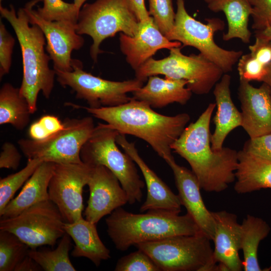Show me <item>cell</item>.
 Instances as JSON below:
<instances>
[{
  "label": "cell",
  "instance_id": "1",
  "mask_svg": "<svg viewBox=\"0 0 271 271\" xmlns=\"http://www.w3.org/2000/svg\"><path fill=\"white\" fill-rule=\"evenodd\" d=\"M66 104L85 110L119 133L132 135L145 141L165 162L174 159L171 145L190 119L186 113L174 116L159 113L147 102L132 97L126 103L111 107L92 108L72 103Z\"/></svg>",
  "mask_w": 271,
  "mask_h": 271
},
{
  "label": "cell",
  "instance_id": "2",
  "mask_svg": "<svg viewBox=\"0 0 271 271\" xmlns=\"http://www.w3.org/2000/svg\"><path fill=\"white\" fill-rule=\"evenodd\" d=\"M215 107V103L209 104L198 118L185 127L171 148L189 163L201 189L218 193L235 180L238 152L228 147L218 151L212 148L210 124Z\"/></svg>",
  "mask_w": 271,
  "mask_h": 271
},
{
  "label": "cell",
  "instance_id": "3",
  "mask_svg": "<svg viewBox=\"0 0 271 271\" xmlns=\"http://www.w3.org/2000/svg\"><path fill=\"white\" fill-rule=\"evenodd\" d=\"M0 13L13 27L20 46L23 60V78L20 91L27 100L32 113L37 109L38 96L42 92L48 99L52 92L55 71L50 69L51 60L45 50L46 39L41 29L30 23L24 8L16 13L11 5L8 9L0 6Z\"/></svg>",
  "mask_w": 271,
  "mask_h": 271
},
{
  "label": "cell",
  "instance_id": "4",
  "mask_svg": "<svg viewBox=\"0 0 271 271\" xmlns=\"http://www.w3.org/2000/svg\"><path fill=\"white\" fill-rule=\"evenodd\" d=\"M147 211L133 213L121 207L106 218L107 234L117 249L125 251L131 246L141 243L201 233L187 213L180 215L160 209Z\"/></svg>",
  "mask_w": 271,
  "mask_h": 271
},
{
  "label": "cell",
  "instance_id": "5",
  "mask_svg": "<svg viewBox=\"0 0 271 271\" xmlns=\"http://www.w3.org/2000/svg\"><path fill=\"white\" fill-rule=\"evenodd\" d=\"M118 133L108 124L99 123L83 146L80 157L89 166H103L110 170L126 192L128 203L132 205L141 201L145 183L134 162L118 149L116 141Z\"/></svg>",
  "mask_w": 271,
  "mask_h": 271
},
{
  "label": "cell",
  "instance_id": "6",
  "mask_svg": "<svg viewBox=\"0 0 271 271\" xmlns=\"http://www.w3.org/2000/svg\"><path fill=\"white\" fill-rule=\"evenodd\" d=\"M210 240L202 233L174 236L136 245L146 252L160 271H213Z\"/></svg>",
  "mask_w": 271,
  "mask_h": 271
},
{
  "label": "cell",
  "instance_id": "7",
  "mask_svg": "<svg viewBox=\"0 0 271 271\" xmlns=\"http://www.w3.org/2000/svg\"><path fill=\"white\" fill-rule=\"evenodd\" d=\"M139 24L128 0H96L81 8L76 32L92 39L90 55L96 62L98 55L102 52L100 46L105 39L118 32L133 37L138 32Z\"/></svg>",
  "mask_w": 271,
  "mask_h": 271
},
{
  "label": "cell",
  "instance_id": "8",
  "mask_svg": "<svg viewBox=\"0 0 271 271\" xmlns=\"http://www.w3.org/2000/svg\"><path fill=\"white\" fill-rule=\"evenodd\" d=\"M134 71L136 78L144 82L149 77L159 74L186 80L187 88L197 95L209 93L224 74L201 53L186 55L180 47L171 49L169 55L163 59L150 58Z\"/></svg>",
  "mask_w": 271,
  "mask_h": 271
},
{
  "label": "cell",
  "instance_id": "9",
  "mask_svg": "<svg viewBox=\"0 0 271 271\" xmlns=\"http://www.w3.org/2000/svg\"><path fill=\"white\" fill-rule=\"evenodd\" d=\"M174 26L166 36L172 41L180 42L183 46H191L217 65L224 73L231 72L243 54L242 51L228 50L218 46L214 40L215 33L224 30V22L218 18L205 19L204 24L187 12L184 0H176Z\"/></svg>",
  "mask_w": 271,
  "mask_h": 271
},
{
  "label": "cell",
  "instance_id": "10",
  "mask_svg": "<svg viewBox=\"0 0 271 271\" xmlns=\"http://www.w3.org/2000/svg\"><path fill=\"white\" fill-rule=\"evenodd\" d=\"M63 122V129L44 140H19L18 144L25 157L55 164L82 163L80 152L95 128L93 118H66Z\"/></svg>",
  "mask_w": 271,
  "mask_h": 271
},
{
  "label": "cell",
  "instance_id": "11",
  "mask_svg": "<svg viewBox=\"0 0 271 271\" xmlns=\"http://www.w3.org/2000/svg\"><path fill=\"white\" fill-rule=\"evenodd\" d=\"M73 71L55 70L57 81L63 87L74 91L77 99L85 100L92 108L118 106L129 101L132 93L144 85V82L137 78L123 81L103 79L83 69L82 62L74 59Z\"/></svg>",
  "mask_w": 271,
  "mask_h": 271
},
{
  "label": "cell",
  "instance_id": "12",
  "mask_svg": "<svg viewBox=\"0 0 271 271\" xmlns=\"http://www.w3.org/2000/svg\"><path fill=\"white\" fill-rule=\"evenodd\" d=\"M65 221L56 205L50 200L38 203L18 215L1 218L0 230L15 234L31 249L54 246L66 233Z\"/></svg>",
  "mask_w": 271,
  "mask_h": 271
},
{
  "label": "cell",
  "instance_id": "13",
  "mask_svg": "<svg viewBox=\"0 0 271 271\" xmlns=\"http://www.w3.org/2000/svg\"><path fill=\"white\" fill-rule=\"evenodd\" d=\"M92 168L83 162L55 165L48 187L49 199L66 222L83 217V190L87 185Z\"/></svg>",
  "mask_w": 271,
  "mask_h": 271
},
{
  "label": "cell",
  "instance_id": "14",
  "mask_svg": "<svg viewBox=\"0 0 271 271\" xmlns=\"http://www.w3.org/2000/svg\"><path fill=\"white\" fill-rule=\"evenodd\" d=\"M43 0H32L24 8L30 23L36 25L43 32L46 41V50L53 63L54 70L73 71L74 59L71 53L81 48L84 40L76 32V24L66 21H49L42 18L34 9Z\"/></svg>",
  "mask_w": 271,
  "mask_h": 271
},
{
  "label": "cell",
  "instance_id": "15",
  "mask_svg": "<svg viewBox=\"0 0 271 271\" xmlns=\"http://www.w3.org/2000/svg\"><path fill=\"white\" fill-rule=\"evenodd\" d=\"M87 185L89 196L84 214L93 223L128 203L127 195L119 180L103 166L92 167Z\"/></svg>",
  "mask_w": 271,
  "mask_h": 271
},
{
  "label": "cell",
  "instance_id": "16",
  "mask_svg": "<svg viewBox=\"0 0 271 271\" xmlns=\"http://www.w3.org/2000/svg\"><path fill=\"white\" fill-rule=\"evenodd\" d=\"M239 80L238 89L242 115L241 127L249 138L271 133V91L265 83L255 87Z\"/></svg>",
  "mask_w": 271,
  "mask_h": 271
},
{
  "label": "cell",
  "instance_id": "17",
  "mask_svg": "<svg viewBox=\"0 0 271 271\" xmlns=\"http://www.w3.org/2000/svg\"><path fill=\"white\" fill-rule=\"evenodd\" d=\"M166 162L173 171L181 205L185 207L201 233L212 241L215 221L212 212L208 210L203 200L201 188L196 177L192 171L177 164L174 158Z\"/></svg>",
  "mask_w": 271,
  "mask_h": 271
},
{
  "label": "cell",
  "instance_id": "18",
  "mask_svg": "<svg viewBox=\"0 0 271 271\" xmlns=\"http://www.w3.org/2000/svg\"><path fill=\"white\" fill-rule=\"evenodd\" d=\"M119 46L127 63L136 71L160 49L180 47L182 44L167 39L160 31L152 17L140 22L137 34L129 36L120 33Z\"/></svg>",
  "mask_w": 271,
  "mask_h": 271
},
{
  "label": "cell",
  "instance_id": "19",
  "mask_svg": "<svg viewBox=\"0 0 271 271\" xmlns=\"http://www.w3.org/2000/svg\"><path fill=\"white\" fill-rule=\"evenodd\" d=\"M212 212L215 221L213 258L218 263V270L240 271L243 268L238 253L241 225L237 217L225 210Z\"/></svg>",
  "mask_w": 271,
  "mask_h": 271
},
{
  "label": "cell",
  "instance_id": "20",
  "mask_svg": "<svg viewBox=\"0 0 271 271\" xmlns=\"http://www.w3.org/2000/svg\"><path fill=\"white\" fill-rule=\"evenodd\" d=\"M116 141L134 162L141 171L147 186L145 201L140 207L144 212L149 210L160 209L180 213L181 203L175 194L157 174L147 165L141 157L133 143L128 141L125 135L118 133Z\"/></svg>",
  "mask_w": 271,
  "mask_h": 271
},
{
  "label": "cell",
  "instance_id": "21",
  "mask_svg": "<svg viewBox=\"0 0 271 271\" xmlns=\"http://www.w3.org/2000/svg\"><path fill=\"white\" fill-rule=\"evenodd\" d=\"M230 82L231 76L224 73L214 87L213 94L217 110L213 118L215 129L211 136V145L215 151L221 150L228 134L241 126V113L231 98Z\"/></svg>",
  "mask_w": 271,
  "mask_h": 271
},
{
  "label": "cell",
  "instance_id": "22",
  "mask_svg": "<svg viewBox=\"0 0 271 271\" xmlns=\"http://www.w3.org/2000/svg\"><path fill=\"white\" fill-rule=\"evenodd\" d=\"M146 85L133 92L132 98L148 103L152 108H161L173 103L186 104L192 92L184 80L159 77H148Z\"/></svg>",
  "mask_w": 271,
  "mask_h": 271
},
{
  "label": "cell",
  "instance_id": "23",
  "mask_svg": "<svg viewBox=\"0 0 271 271\" xmlns=\"http://www.w3.org/2000/svg\"><path fill=\"white\" fill-rule=\"evenodd\" d=\"M55 165L54 163L43 162L17 196L0 212L1 218L14 217L38 203L50 200L48 187Z\"/></svg>",
  "mask_w": 271,
  "mask_h": 271
},
{
  "label": "cell",
  "instance_id": "24",
  "mask_svg": "<svg viewBox=\"0 0 271 271\" xmlns=\"http://www.w3.org/2000/svg\"><path fill=\"white\" fill-rule=\"evenodd\" d=\"M64 227L75 243L71 252L73 257L87 258L97 266L110 258L109 250L99 236L96 224L82 217L72 223L65 222Z\"/></svg>",
  "mask_w": 271,
  "mask_h": 271
},
{
  "label": "cell",
  "instance_id": "25",
  "mask_svg": "<svg viewBox=\"0 0 271 271\" xmlns=\"http://www.w3.org/2000/svg\"><path fill=\"white\" fill-rule=\"evenodd\" d=\"M235 181L234 189L238 194L271 189V162L242 149L238 152Z\"/></svg>",
  "mask_w": 271,
  "mask_h": 271
},
{
  "label": "cell",
  "instance_id": "26",
  "mask_svg": "<svg viewBox=\"0 0 271 271\" xmlns=\"http://www.w3.org/2000/svg\"><path fill=\"white\" fill-rule=\"evenodd\" d=\"M203 1L210 11L224 13L228 28L223 35V40L239 39L245 44L250 42L251 33L248 29V22L252 8L248 0Z\"/></svg>",
  "mask_w": 271,
  "mask_h": 271
},
{
  "label": "cell",
  "instance_id": "27",
  "mask_svg": "<svg viewBox=\"0 0 271 271\" xmlns=\"http://www.w3.org/2000/svg\"><path fill=\"white\" fill-rule=\"evenodd\" d=\"M241 225L240 248L245 271H260L257 251L259 243L268 235L270 228L262 218L247 215Z\"/></svg>",
  "mask_w": 271,
  "mask_h": 271
},
{
  "label": "cell",
  "instance_id": "28",
  "mask_svg": "<svg viewBox=\"0 0 271 271\" xmlns=\"http://www.w3.org/2000/svg\"><path fill=\"white\" fill-rule=\"evenodd\" d=\"M29 104L20 88L5 83L0 89V124H11L18 130L29 123L32 114Z\"/></svg>",
  "mask_w": 271,
  "mask_h": 271
},
{
  "label": "cell",
  "instance_id": "29",
  "mask_svg": "<svg viewBox=\"0 0 271 271\" xmlns=\"http://www.w3.org/2000/svg\"><path fill=\"white\" fill-rule=\"evenodd\" d=\"M71 237L65 233L57 247L53 250H37L30 249L28 254L45 271H75L69 252L71 248Z\"/></svg>",
  "mask_w": 271,
  "mask_h": 271
},
{
  "label": "cell",
  "instance_id": "30",
  "mask_svg": "<svg viewBox=\"0 0 271 271\" xmlns=\"http://www.w3.org/2000/svg\"><path fill=\"white\" fill-rule=\"evenodd\" d=\"M30 249L14 233L0 230V270L14 271Z\"/></svg>",
  "mask_w": 271,
  "mask_h": 271
},
{
  "label": "cell",
  "instance_id": "31",
  "mask_svg": "<svg viewBox=\"0 0 271 271\" xmlns=\"http://www.w3.org/2000/svg\"><path fill=\"white\" fill-rule=\"evenodd\" d=\"M42 162L38 159H28L26 166L22 169L1 179L0 212L4 209L17 190L27 181Z\"/></svg>",
  "mask_w": 271,
  "mask_h": 271
},
{
  "label": "cell",
  "instance_id": "32",
  "mask_svg": "<svg viewBox=\"0 0 271 271\" xmlns=\"http://www.w3.org/2000/svg\"><path fill=\"white\" fill-rule=\"evenodd\" d=\"M43 6L36 10L43 19L49 21H66L77 23L80 10L74 3L63 0H43Z\"/></svg>",
  "mask_w": 271,
  "mask_h": 271
},
{
  "label": "cell",
  "instance_id": "33",
  "mask_svg": "<svg viewBox=\"0 0 271 271\" xmlns=\"http://www.w3.org/2000/svg\"><path fill=\"white\" fill-rule=\"evenodd\" d=\"M149 13L160 31L166 37L172 30L176 13L172 0H148Z\"/></svg>",
  "mask_w": 271,
  "mask_h": 271
},
{
  "label": "cell",
  "instance_id": "34",
  "mask_svg": "<svg viewBox=\"0 0 271 271\" xmlns=\"http://www.w3.org/2000/svg\"><path fill=\"white\" fill-rule=\"evenodd\" d=\"M115 271H160L153 259L144 251L138 249L120 258Z\"/></svg>",
  "mask_w": 271,
  "mask_h": 271
},
{
  "label": "cell",
  "instance_id": "35",
  "mask_svg": "<svg viewBox=\"0 0 271 271\" xmlns=\"http://www.w3.org/2000/svg\"><path fill=\"white\" fill-rule=\"evenodd\" d=\"M239 80L261 81L266 72V66L259 62L249 53L242 54L237 62Z\"/></svg>",
  "mask_w": 271,
  "mask_h": 271
},
{
  "label": "cell",
  "instance_id": "36",
  "mask_svg": "<svg viewBox=\"0 0 271 271\" xmlns=\"http://www.w3.org/2000/svg\"><path fill=\"white\" fill-rule=\"evenodd\" d=\"M15 40L0 21V78L9 73Z\"/></svg>",
  "mask_w": 271,
  "mask_h": 271
},
{
  "label": "cell",
  "instance_id": "37",
  "mask_svg": "<svg viewBox=\"0 0 271 271\" xmlns=\"http://www.w3.org/2000/svg\"><path fill=\"white\" fill-rule=\"evenodd\" d=\"M252 8L251 28L262 31L271 26V0H248Z\"/></svg>",
  "mask_w": 271,
  "mask_h": 271
},
{
  "label": "cell",
  "instance_id": "38",
  "mask_svg": "<svg viewBox=\"0 0 271 271\" xmlns=\"http://www.w3.org/2000/svg\"><path fill=\"white\" fill-rule=\"evenodd\" d=\"M242 149L254 156L271 162V133L249 138L244 143Z\"/></svg>",
  "mask_w": 271,
  "mask_h": 271
},
{
  "label": "cell",
  "instance_id": "39",
  "mask_svg": "<svg viewBox=\"0 0 271 271\" xmlns=\"http://www.w3.org/2000/svg\"><path fill=\"white\" fill-rule=\"evenodd\" d=\"M248 48L249 53L263 65L267 66L271 62V40L260 31H255L254 43Z\"/></svg>",
  "mask_w": 271,
  "mask_h": 271
},
{
  "label": "cell",
  "instance_id": "40",
  "mask_svg": "<svg viewBox=\"0 0 271 271\" xmlns=\"http://www.w3.org/2000/svg\"><path fill=\"white\" fill-rule=\"evenodd\" d=\"M21 155L17 147L10 142L5 143L0 154V168L16 170L19 166Z\"/></svg>",
  "mask_w": 271,
  "mask_h": 271
},
{
  "label": "cell",
  "instance_id": "41",
  "mask_svg": "<svg viewBox=\"0 0 271 271\" xmlns=\"http://www.w3.org/2000/svg\"><path fill=\"white\" fill-rule=\"evenodd\" d=\"M49 136L63 128L64 123L58 117L53 115H45L39 120Z\"/></svg>",
  "mask_w": 271,
  "mask_h": 271
},
{
  "label": "cell",
  "instance_id": "42",
  "mask_svg": "<svg viewBox=\"0 0 271 271\" xmlns=\"http://www.w3.org/2000/svg\"><path fill=\"white\" fill-rule=\"evenodd\" d=\"M129 5L139 22H144L151 17L147 11L145 0H128Z\"/></svg>",
  "mask_w": 271,
  "mask_h": 271
},
{
  "label": "cell",
  "instance_id": "43",
  "mask_svg": "<svg viewBox=\"0 0 271 271\" xmlns=\"http://www.w3.org/2000/svg\"><path fill=\"white\" fill-rule=\"evenodd\" d=\"M28 133L30 139L36 141L44 140L49 136L39 120L30 125Z\"/></svg>",
  "mask_w": 271,
  "mask_h": 271
},
{
  "label": "cell",
  "instance_id": "44",
  "mask_svg": "<svg viewBox=\"0 0 271 271\" xmlns=\"http://www.w3.org/2000/svg\"><path fill=\"white\" fill-rule=\"evenodd\" d=\"M41 267L29 254L17 265L14 271H38Z\"/></svg>",
  "mask_w": 271,
  "mask_h": 271
},
{
  "label": "cell",
  "instance_id": "45",
  "mask_svg": "<svg viewBox=\"0 0 271 271\" xmlns=\"http://www.w3.org/2000/svg\"><path fill=\"white\" fill-rule=\"evenodd\" d=\"M262 82L268 86L271 91V62L266 66V72Z\"/></svg>",
  "mask_w": 271,
  "mask_h": 271
},
{
  "label": "cell",
  "instance_id": "46",
  "mask_svg": "<svg viewBox=\"0 0 271 271\" xmlns=\"http://www.w3.org/2000/svg\"><path fill=\"white\" fill-rule=\"evenodd\" d=\"M268 39L271 40V26L268 27L262 31H259Z\"/></svg>",
  "mask_w": 271,
  "mask_h": 271
},
{
  "label": "cell",
  "instance_id": "47",
  "mask_svg": "<svg viewBox=\"0 0 271 271\" xmlns=\"http://www.w3.org/2000/svg\"><path fill=\"white\" fill-rule=\"evenodd\" d=\"M87 0H74L73 3L75 4L76 7L80 10L82 7L83 6L84 3Z\"/></svg>",
  "mask_w": 271,
  "mask_h": 271
},
{
  "label": "cell",
  "instance_id": "48",
  "mask_svg": "<svg viewBox=\"0 0 271 271\" xmlns=\"http://www.w3.org/2000/svg\"><path fill=\"white\" fill-rule=\"evenodd\" d=\"M2 0H0V1L1 2Z\"/></svg>",
  "mask_w": 271,
  "mask_h": 271
}]
</instances>
